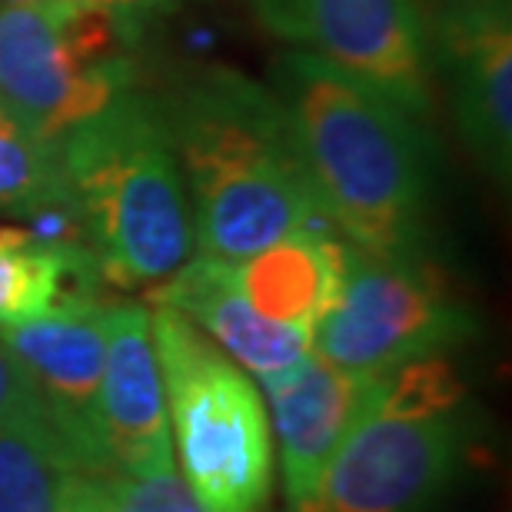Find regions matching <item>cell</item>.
<instances>
[{
    "label": "cell",
    "mask_w": 512,
    "mask_h": 512,
    "mask_svg": "<svg viewBox=\"0 0 512 512\" xmlns=\"http://www.w3.org/2000/svg\"><path fill=\"white\" fill-rule=\"evenodd\" d=\"M157 110L203 256L243 263L296 233L333 230L270 87L230 67H200L173 80Z\"/></svg>",
    "instance_id": "cell-1"
},
{
    "label": "cell",
    "mask_w": 512,
    "mask_h": 512,
    "mask_svg": "<svg viewBox=\"0 0 512 512\" xmlns=\"http://www.w3.org/2000/svg\"><path fill=\"white\" fill-rule=\"evenodd\" d=\"M270 90L330 227L370 256H419L429 167L416 120L310 50L283 54Z\"/></svg>",
    "instance_id": "cell-2"
},
{
    "label": "cell",
    "mask_w": 512,
    "mask_h": 512,
    "mask_svg": "<svg viewBox=\"0 0 512 512\" xmlns=\"http://www.w3.org/2000/svg\"><path fill=\"white\" fill-rule=\"evenodd\" d=\"M70 210L97 276L157 286L190 260L193 220L157 100L127 90L57 140Z\"/></svg>",
    "instance_id": "cell-3"
},
{
    "label": "cell",
    "mask_w": 512,
    "mask_h": 512,
    "mask_svg": "<svg viewBox=\"0 0 512 512\" xmlns=\"http://www.w3.org/2000/svg\"><path fill=\"white\" fill-rule=\"evenodd\" d=\"M473 446V403L446 356L399 366L370 396L320 483L286 512H426Z\"/></svg>",
    "instance_id": "cell-4"
},
{
    "label": "cell",
    "mask_w": 512,
    "mask_h": 512,
    "mask_svg": "<svg viewBox=\"0 0 512 512\" xmlns=\"http://www.w3.org/2000/svg\"><path fill=\"white\" fill-rule=\"evenodd\" d=\"M150 336L187 486L210 512H260L273 483V433L260 389L180 313L153 306Z\"/></svg>",
    "instance_id": "cell-5"
},
{
    "label": "cell",
    "mask_w": 512,
    "mask_h": 512,
    "mask_svg": "<svg viewBox=\"0 0 512 512\" xmlns=\"http://www.w3.org/2000/svg\"><path fill=\"white\" fill-rule=\"evenodd\" d=\"M130 37L114 17L60 0L0 7V100L60 140L133 90Z\"/></svg>",
    "instance_id": "cell-6"
},
{
    "label": "cell",
    "mask_w": 512,
    "mask_h": 512,
    "mask_svg": "<svg viewBox=\"0 0 512 512\" xmlns=\"http://www.w3.org/2000/svg\"><path fill=\"white\" fill-rule=\"evenodd\" d=\"M476 333L469 306L419 256H370L350 247L333 303L313 326L310 350L356 376L446 356Z\"/></svg>",
    "instance_id": "cell-7"
},
{
    "label": "cell",
    "mask_w": 512,
    "mask_h": 512,
    "mask_svg": "<svg viewBox=\"0 0 512 512\" xmlns=\"http://www.w3.org/2000/svg\"><path fill=\"white\" fill-rule=\"evenodd\" d=\"M256 20L296 50L330 60L413 120L433 107V44L419 0H250Z\"/></svg>",
    "instance_id": "cell-8"
},
{
    "label": "cell",
    "mask_w": 512,
    "mask_h": 512,
    "mask_svg": "<svg viewBox=\"0 0 512 512\" xmlns=\"http://www.w3.org/2000/svg\"><path fill=\"white\" fill-rule=\"evenodd\" d=\"M0 340L37 383L77 473L107 476L100 380L107 360V303L70 293L44 316L0 330Z\"/></svg>",
    "instance_id": "cell-9"
},
{
    "label": "cell",
    "mask_w": 512,
    "mask_h": 512,
    "mask_svg": "<svg viewBox=\"0 0 512 512\" xmlns=\"http://www.w3.org/2000/svg\"><path fill=\"white\" fill-rule=\"evenodd\" d=\"M469 153L499 183L512 170V17L509 0H443L429 20Z\"/></svg>",
    "instance_id": "cell-10"
},
{
    "label": "cell",
    "mask_w": 512,
    "mask_h": 512,
    "mask_svg": "<svg viewBox=\"0 0 512 512\" xmlns=\"http://www.w3.org/2000/svg\"><path fill=\"white\" fill-rule=\"evenodd\" d=\"M100 423L110 473L143 476L177 469L160 363L150 336V310L143 303L107 306Z\"/></svg>",
    "instance_id": "cell-11"
},
{
    "label": "cell",
    "mask_w": 512,
    "mask_h": 512,
    "mask_svg": "<svg viewBox=\"0 0 512 512\" xmlns=\"http://www.w3.org/2000/svg\"><path fill=\"white\" fill-rule=\"evenodd\" d=\"M376 376H356L320 360L313 350L280 373L260 376L270 433L280 439L286 503L320 483L336 446L350 433Z\"/></svg>",
    "instance_id": "cell-12"
},
{
    "label": "cell",
    "mask_w": 512,
    "mask_h": 512,
    "mask_svg": "<svg viewBox=\"0 0 512 512\" xmlns=\"http://www.w3.org/2000/svg\"><path fill=\"white\" fill-rule=\"evenodd\" d=\"M153 306L180 313L253 376L280 373L310 353V333L273 323L240 290L227 260L197 253L153 286Z\"/></svg>",
    "instance_id": "cell-13"
},
{
    "label": "cell",
    "mask_w": 512,
    "mask_h": 512,
    "mask_svg": "<svg viewBox=\"0 0 512 512\" xmlns=\"http://www.w3.org/2000/svg\"><path fill=\"white\" fill-rule=\"evenodd\" d=\"M350 260V243L333 230H306L286 237L243 263H233L240 290L266 320L296 326L313 336L333 303Z\"/></svg>",
    "instance_id": "cell-14"
},
{
    "label": "cell",
    "mask_w": 512,
    "mask_h": 512,
    "mask_svg": "<svg viewBox=\"0 0 512 512\" xmlns=\"http://www.w3.org/2000/svg\"><path fill=\"white\" fill-rule=\"evenodd\" d=\"M74 276H97L84 243L50 240L27 227H0V330L44 316Z\"/></svg>",
    "instance_id": "cell-15"
},
{
    "label": "cell",
    "mask_w": 512,
    "mask_h": 512,
    "mask_svg": "<svg viewBox=\"0 0 512 512\" xmlns=\"http://www.w3.org/2000/svg\"><path fill=\"white\" fill-rule=\"evenodd\" d=\"M47 210H70L60 147L0 100V213L40 217Z\"/></svg>",
    "instance_id": "cell-16"
},
{
    "label": "cell",
    "mask_w": 512,
    "mask_h": 512,
    "mask_svg": "<svg viewBox=\"0 0 512 512\" xmlns=\"http://www.w3.org/2000/svg\"><path fill=\"white\" fill-rule=\"evenodd\" d=\"M47 449L0 429V512H60L67 476Z\"/></svg>",
    "instance_id": "cell-17"
},
{
    "label": "cell",
    "mask_w": 512,
    "mask_h": 512,
    "mask_svg": "<svg viewBox=\"0 0 512 512\" xmlns=\"http://www.w3.org/2000/svg\"><path fill=\"white\" fill-rule=\"evenodd\" d=\"M0 429L30 439V443H37L40 449H47L57 463L74 469L37 383L30 380V373L20 366L17 356L7 350L4 340H0Z\"/></svg>",
    "instance_id": "cell-18"
},
{
    "label": "cell",
    "mask_w": 512,
    "mask_h": 512,
    "mask_svg": "<svg viewBox=\"0 0 512 512\" xmlns=\"http://www.w3.org/2000/svg\"><path fill=\"white\" fill-rule=\"evenodd\" d=\"M97 479L110 512H210L177 469H160V473L143 476L107 473Z\"/></svg>",
    "instance_id": "cell-19"
},
{
    "label": "cell",
    "mask_w": 512,
    "mask_h": 512,
    "mask_svg": "<svg viewBox=\"0 0 512 512\" xmlns=\"http://www.w3.org/2000/svg\"><path fill=\"white\" fill-rule=\"evenodd\" d=\"M60 4H74V7H90V10H100V14L114 17L117 24L130 27L133 34L147 24V20H153L157 14H163V10L177 7L180 0H60Z\"/></svg>",
    "instance_id": "cell-20"
},
{
    "label": "cell",
    "mask_w": 512,
    "mask_h": 512,
    "mask_svg": "<svg viewBox=\"0 0 512 512\" xmlns=\"http://www.w3.org/2000/svg\"><path fill=\"white\" fill-rule=\"evenodd\" d=\"M60 512H110L100 479L90 473H70L60 496Z\"/></svg>",
    "instance_id": "cell-21"
},
{
    "label": "cell",
    "mask_w": 512,
    "mask_h": 512,
    "mask_svg": "<svg viewBox=\"0 0 512 512\" xmlns=\"http://www.w3.org/2000/svg\"><path fill=\"white\" fill-rule=\"evenodd\" d=\"M7 4H27V0H0V7H7Z\"/></svg>",
    "instance_id": "cell-22"
}]
</instances>
